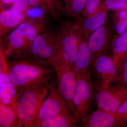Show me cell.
Returning <instances> with one entry per match:
<instances>
[{
	"label": "cell",
	"instance_id": "7a4b0ae2",
	"mask_svg": "<svg viewBox=\"0 0 127 127\" xmlns=\"http://www.w3.org/2000/svg\"><path fill=\"white\" fill-rule=\"evenodd\" d=\"M48 64L34 59L21 58L9 65L10 78L18 92L46 85L51 77Z\"/></svg>",
	"mask_w": 127,
	"mask_h": 127
},
{
	"label": "cell",
	"instance_id": "ba28073f",
	"mask_svg": "<svg viewBox=\"0 0 127 127\" xmlns=\"http://www.w3.org/2000/svg\"><path fill=\"white\" fill-rule=\"evenodd\" d=\"M112 32L107 21L94 32L89 38L88 44L91 54L90 65L99 56L108 55L112 48Z\"/></svg>",
	"mask_w": 127,
	"mask_h": 127
},
{
	"label": "cell",
	"instance_id": "484cf974",
	"mask_svg": "<svg viewBox=\"0 0 127 127\" xmlns=\"http://www.w3.org/2000/svg\"><path fill=\"white\" fill-rule=\"evenodd\" d=\"M31 6L35 7H40L46 11L51 12L54 16L56 17V10L53 9L46 0H28Z\"/></svg>",
	"mask_w": 127,
	"mask_h": 127
},
{
	"label": "cell",
	"instance_id": "5bb4252c",
	"mask_svg": "<svg viewBox=\"0 0 127 127\" xmlns=\"http://www.w3.org/2000/svg\"><path fill=\"white\" fill-rule=\"evenodd\" d=\"M79 125L84 127H123L114 115L98 108L91 111Z\"/></svg>",
	"mask_w": 127,
	"mask_h": 127
},
{
	"label": "cell",
	"instance_id": "3957f363",
	"mask_svg": "<svg viewBox=\"0 0 127 127\" xmlns=\"http://www.w3.org/2000/svg\"><path fill=\"white\" fill-rule=\"evenodd\" d=\"M47 30V24L43 21H26L6 37L0 46L6 56L28 55L36 37Z\"/></svg>",
	"mask_w": 127,
	"mask_h": 127
},
{
	"label": "cell",
	"instance_id": "7402d4cb",
	"mask_svg": "<svg viewBox=\"0 0 127 127\" xmlns=\"http://www.w3.org/2000/svg\"><path fill=\"white\" fill-rule=\"evenodd\" d=\"M112 51L113 56L127 52V29L123 33L119 35L113 41Z\"/></svg>",
	"mask_w": 127,
	"mask_h": 127
},
{
	"label": "cell",
	"instance_id": "4fadbf2b",
	"mask_svg": "<svg viewBox=\"0 0 127 127\" xmlns=\"http://www.w3.org/2000/svg\"><path fill=\"white\" fill-rule=\"evenodd\" d=\"M107 10L102 5L96 11L87 17L80 15L75 18L79 30L88 41L90 35L107 21Z\"/></svg>",
	"mask_w": 127,
	"mask_h": 127
},
{
	"label": "cell",
	"instance_id": "8fae6325",
	"mask_svg": "<svg viewBox=\"0 0 127 127\" xmlns=\"http://www.w3.org/2000/svg\"><path fill=\"white\" fill-rule=\"evenodd\" d=\"M91 73L95 79L106 83L119 84L118 70L113 56L105 55L98 57L90 65Z\"/></svg>",
	"mask_w": 127,
	"mask_h": 127
},
{
	"label": "cell",
	"instance_id": "e0dca14e",
	"mask_svg": "<svg viewBox=\"0 0 127 127\" xmlns=\"http://www.w3.org/2000/svg\"><path fill=\"white\" fill-rule=\"evenodd\" d=\"M76 119L70 111L37 123L33 127H77Z\"/></svg>",
	"mask_w": 127,
	"mask_h": 127
},
{
	"label": "cell",
	"instance_id": "4316f807",
	"mask_svg": "<svg viewBox=\"0 0 127 127\" xmlns=\"http://www.w3.org/2000/svg\"><path fill=\"white\" fill-rule=\"evenodd\" d=\"M11 6L12 9L27 15L31 6L28 0H15Z\"/></svg>",
	"mask_w": 127,
	"mask_h": 127
},
{
	"label": "cell",
	"instance_id": "7c38bea8",
	"mask_svg": "<svg viewBox=\"0 0 127 127\" xmlns=\"http://www.w3.org/2000/svg\"><path fill=\"white\" fill-rule=\"evenodd\" d=\"M1 46L0 47V102L13 107L18 91L10 78L9 66Z\"/></svg>",
	"mask_w": 127,
	"mask_h": 127
},
{
	"label": "cell",
	"instance_id": "8992f818",
	"mask_svg": "<svg viewBox=\"0 0 127 127\" xmlns=\"http://www.w3.org/2000/svg\"><path fill=\"white\" fill-rule=\"evenodd\" d=\"M91 68L81 75H76V86L74 103L79 124L92 111L94 89L91 77Z\"/></svg>",
	"mask_w": 127,
	"mask_h": 127
},
{
	"label": "cell",
	"instance_id": "603a6c76",
	"mask_svg": "<svg viewBox=\"0 0 127 127\" xmlns=\"http://www.w3.org/2000/svg\"><path fill=\"white\" fill-rule=\"evenodd\" d=\"M102 5V0H86L82 16L87 17L95 13Z\"/></svg>",
	"mask_w": 127,
	"mask_h": 127
},
{
	"label": "cell",
	"instance_id": "ac0fdd59",
	"mask_svg": "<svg viewBox=\"0 0 127 127\" xmlns=\"http://www.w3.org/2000/svg\"><path fill=\"white\" fill-rule=\"evenodd\" d=\"M86 0H63L59 11L62 15L70 18H77L85 8Z\"/></svg>",
	"mask_w": 127,
	"mask_h": 127
},
{
	"label": "cell",
	"instance_id": "d4e9b609",
	"mask_svg": "<svg viewBox=\"0 0 127 127\" xmlns=\"http://www.w3.org/2000/svg\"><path fill=\"white\" fill-rule=\"evenodd\" d=\"M115 117L124 127L127 125V100L122 104L115 114Z\"/></svg>",
	"mask_w": 127,
	"mask_h": 127
},
{
	"label": "cell",
	"instance_id": "f1b7e54d",
	"mask_svg": "<svg viewBox=\"0 0 127 127\" xmlns=\"http://www.w3.org/2000/svg\"><path fill=\"white\" fill-rule=\"evenodd\" d=\"M15 0H0V6L2 7L5 5H11L14 3Z\"/></svg>",
	"mask_w": 127,
	"mask_h": 127
},
{
	"label": "cell",
	"instance_id": "ffe728a7",
	"mask_svg": "<svg viewBox=\"0 0 127 127\" xmlns=\"http://www.w3.org/2000/svg\"><path fill=\"white\" fill-rule=\"evenodd\" d=\"M113 57L118 70L119 84L127 88V52L114 55Z\"/></svg>",
	"mask_w": 127,
	"mask_h": 127
},
{
	"label": "cell",
	"instance_id": "6da1fadb",
	"mask_svg": "<svg viewBox=\"0 0 127 127\" xmlns=\"http://www.w3.org/2000/svg\"><path fill=\"white\" fill-rule=\"evenodd\" d=\"M56 32L55 51L49 64L56 71L68 68L75 71L78 40L76 20L68 17L61 23Z\"/></svg>",
	"mask_w": 127,
	"mask_h": 127
},
{
	"label": "cell",
	"instance_id": "52a82bcc",
	"mask_svg": "<svg viewBox=\"0 0 127 127\" xmlns=\"http://www.w3.org/2000/svg\"><path fill=\"white\" fill-rule=\"evenodd\" d=\"M56 71L57 75L58 90L78 123V116L74 103L76 86V72L68 68L59 69Z\"/></svg>",
	"mask_w": 127,
	"mask_h": 127
},
{
	"label": "cell",
	"instance_id": "9c48e42d",
	"mask_svg": "<svg viewBox=\"0 0 127 127\" xmlns=\"http://www.w3.org/2000/svg\"><path fill=\"white\" fill-rule=\"evenodd\" d=\"M56 32L47 30L36 37L30 48L28 55L34 59L49 64L54 53L56 41Z\"/></svg>",
	"mask_w": 127,
	"mask_h": 127
},
{
	"label": "cell",
	"instance_id": "2e32d148",
	"mask_svg": "<svg viewBox=\"0 0 127 127\" xmlns=\"http://www.w3.org/2000/svg\"><path fill=\"white\" fill-rule=\"evenodd\" d=\"M78 43L75 66V71L76 75H81L87 71L90 67L91 59L88 41L85 39L78 27Z\"/></svg>",
	"mask_w": 127,
	"mask_h": 127
},
{
	"label": "cell",
	"instance_id": "cb8c5ba5",
	"mask_svg": "<svg viewBox=\"0 0 127 127\" xmlns=\"http://www.w3.org/2000/svg\"><path fill=\"white\" fill-rule=\"evenodd\" d=\"M127 5V0H102V5L108 10H119L124 9Z\"/></svg>",
	"mask_w": 127,
	"mask_h": 127
},
{
	"label": "cell",
	"instance_id": "9a60e30c",
	"mask_svg": "<svg viewBox=\"0 0 127 127\" xmlns=\"http://www.w3.org/2000/svg\"><path fill=\"white\" fill-rule=\"evenodd\" d=\"M27 15L12 9L0 10V39L11 30L17 28L27 21Z\"/></svg>",
	"mask_w": 127,
	"mask_h": 127
},
{
	"label": "cell",
	"instance_id": "f546056e",
	"mask_svg": "<svg viewBox=\"0 0 127 127\" xmlns=\"http://www.w3.org/2000/svg\"><path fill=\"white\" fill-rule=\"evenodd\" d=\"M123 9L124 10V11H125V13H126L127 17V5L125 6V7H124V8Z\"/></svg>",
	"mask_w": 127,
	"mask_h": 127
},
{
	"label": "cell",
	"instance_id": "5b68a950",
	"mask_svg": "<svg viewBox=\"0 0 127 127\" xmlns=\"http://www.w3.org/2000/svg\"><path fill=\"white\" fill-rule=\"evenodd\" d=\"M92 81L94 100L97 107L115 116L119 107L127 100V88L96 79Z\"/></svg>",
	"mask_w": 127,
	"mask_h": 127
},
{
	"label": "cell",
	"instance_id": "277c9868",
	"mask_svg": "<svg viewBox=\"0 0 127 127\" xmlns=\"http://www.w3.org/2000/svg\"><path fill=\"white\" fill-rule=\"evenodd\" d=\"M48 86L26 89L18 93L13 107L19 119L18 127H32L44 98L47 95Z\"/></svg>",
	"mask_w": 127,
	"mask_h": 127
},
{
	"label": "cell",
	"instance_id": "30bf717a",
	"mask_svg": "<svg viewBox=\"0 0 127 127\" xmlns=\"http://www.w3.org/2000/svg\"><path fill=\"white\" fill-rule=\"evenodd\" d=\"M50 93L47 98L43 101L36 118L32 125L47 120L60 114L69 111L67 104L55 86H48Z\"/></svg>",
	"mask_w": 127,
	"mask_h": 127
},
{
	"label": "cell",
	"instance_id": "44dd1931",
	"mask_svg": "<svg viewBox=\"0 0 127 127\" xmlns=\"http://www.w3.org/2000/svg\"><path fill=\"white\" fill-rule=\"evenodd\" d=\"M111 15L115 32L119 35L122 34L127 29V17L124 10L115 11Z\"/></svg>",
	"mask_w": 127,
	"mask_h": 127
},
{
	"label": "cell",
	"instance_id": "83f0119b",
	"mask_svg": "<svg viewBox=\"0 0 127 127\" xmlns=\"http://www.w3.org/2000/svg\"><path fill=\"white\" fill-rule=\"evenodd\" d=\"M48 3L55 10H56V7H57L58 9V3L57 0H46Z\"/></svg>",
	"mask_w": 127,
	"mask_h": 127
},
{
	"label": "cell",
	"instance_id": "4dcf8cb0",
	"mask_svg": "<svg viewBox=\"0 0 127 127\" xmlns=\"http://www.w3.org/2000/svg\"><path fill=\"white\" fill-rule=\"evenodd\" d=\"M62 0H60V1H59V2H62Z\"/></svg>",
	"mask_w": 127,
	"mask_h": 127
},
{
	"label": "cell",
	"instance_id": "d6986e66",
	"mask_svg": "<svg viewBox=\"0 0 127 127\" xmlns=\"http://www.w3.org/2000/svg\"><path fill=\"white\" fill-rule=\"evenodd\" d=\"M19 119L15 109L0 102V127H18Z\"/></svg>",
	"mask_w": 127,
	"mask_h": 127
}]
</instances>
